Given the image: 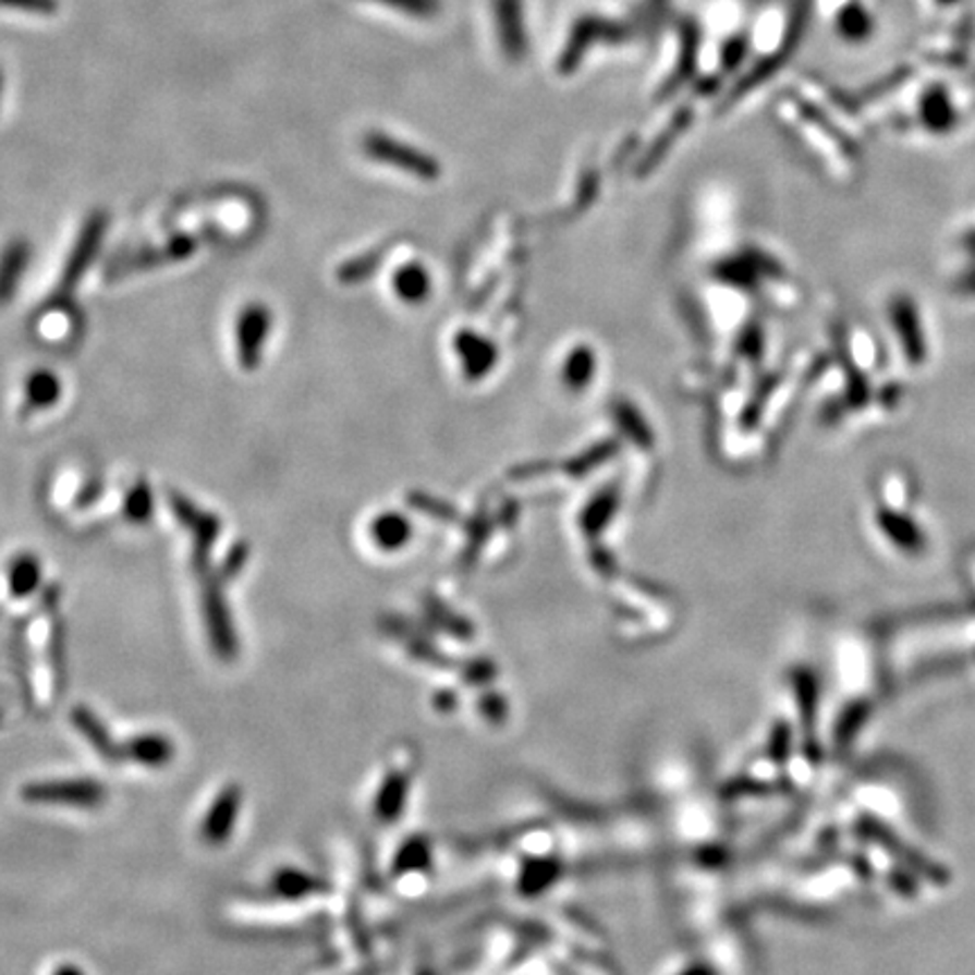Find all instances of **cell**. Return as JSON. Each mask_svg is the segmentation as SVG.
<instances>
[{
	"mask_svg": "<svg viewBox=\"0 0 975 975\" xmlns=\"http://www.w3.org/2000/svg\"><path fill=\"white\" fill-rule=\"evenodd\" d=\"M21 795L29 804H59L77 808H98L107 802L105 785L93 779L35 781L27 783Z\"/></svg>",
	"mask_w": 975,
	"mask_h": 975,
	"instance_id": "1",
	"label": "cell"
},
{
	"mask_svg": "<svg viewBox=\"0 0 975 975\" xmlns=\"http://www.w3.org/2000/svg\"><path fill=\"white\" fill-rule=\"evenodd\" d=\"M202 608L208 639L212 644L215 655H219L222 659H233L237 655V635L219 578H204Z\"/></svg>",
	"mask_w": 975,
	"mask_h": 975,
	"instance_id": "2",
	"label": "cell"
},
{
	"mask_svg": "<svg viewBox=\"0 0 975 975\" xmlns=\"http://www.w3.org/2000/svg\"><path fill=\"white\" fill-rule=\"evenodd\" d=\"M107 227H109L107 212L96 210V212L88 215V219L84 222V227H82V231H80V235L75 240V246L71 251V256H69V260L64 265V271H61V282H59L61 292H73L77 288V282L84 278L86 269L90 267V263L96 260V256H98V251H100L102 240H105V233H107Z\"/></svg>",
	"mask_w": 975,
	"mask_h": 975,
	"instance_id": "3",
	"label": "cell"
},
{
	"mask_svg": "<svg viewBox=\"0 0 975 975\" xmlns=\"http://www.w3.org/2000/svg\"><path fill=\"white\" fill-rule=\"evenodd\" d=\"M170 507H172L174 515L181 520V524L193 533V540H195L193 558H195L197 570L206 572L210 549H212L215 540L219 538V531H222V526H219V517L195 507L185 495L174 492V490L170 492Z\"/></svg>",
	"mask_w": 975,
	"mask_h": 975,
	"instance_id": "4",
	"label": "cell"
},
{
	"mask_svg": "<svg viewBox=\"0 0 975 975\" xmlns=\"http://www.w3.org/2000/svg\"><path fill=\"white\" fill-rule=\"evenodd\" d=\"M271 324V312L263 303H251L242 309L237 319V359L244 370H256L260 366Z\"/></svg>",
	"mask_w": 975,
	"mask_h": 975,
	"instance_id": "5",
	"label": "cell"
},
{
	"mask_svg": "<svg viewBox=\"0 0 975 975\" xmlns=\"http://www.w3.org/2000/svg\"><path fill=\"white\" fill-rule=\"evenodd\" d=\"M242 802H244V795H242V789L237 783L224 785V789L217 793V797L208 806V813L202 822V838L208 844H215V846L224 844L233 836V829L240 820Z\"/></svg>",
	"mask_w": 975,
	"mask_h": 975,
	"instance_id": "6",
	"label": "cell"
},
{
	"mask_svg": "<svg viewBox=\"0 0 975 975\" xmlns=\"http://www.w3.org/2000/svg\"><path fill=\"white\" fill-rule=\"evenodd\" d=\"M364 149L375 161H385L389 166L402 168L406 172H414L421 176H434L436 166L427 159L418 149L406 147L404 143H398L385 134H368L364 141Z\"/></svg>",
	"mask_w": 975,
	"mask_h": 975,
	"instance_id": "7",
	"label": "cell"
},
{
	"mask_svg": "<svg viewBox=\"0 0 975 975\" xmlns=\"http://www.w3.org/2000/svg\"><path fill=\"white\" fill-rule=\"evenodd\" d=\"M71 720H73L75 730L86 739V743H88L93 749H96L107 764H120V761H124L122 745L113 741L111 732L107 730V726L102 722V718H100L96 711L88 709V707H84V705H77V707L71 711Z\"/></svg>",
	"mask_w": 975,
	"mask_h": 975,
	"instance_id": "8",
	"label": "cell"
},
{
	"mask_svg": "<svg viewBox=\"0 0 975 975\" xmlns=\"http://www.w3.org/2000/svg\"><path fill=\"white\" fill-rule=\"evenodd\" d=\"M124 761H132L145 768H166L174 759V743L170 736L159 732L136 734L122 745Z\"/></svg>",
	"mask_w": 975,
	"mask_h": 975,
	"instance_id": "9",
	"label": "cell"
},
{
	"mask_svg": "<svg viewBox=\"0 0 975 975\" xmlns=\"http://www.w3.org/2000/svg\"><path fill=\"white\" fill-rule=\"evenodd\" d=\"M29 258H33V246H29L27 240H12L0 251V305L14 298L27 271Z\"/></svg>",
	"mask_w": 975,
	"mask_h": 975,
	"instance_id": "10",
	"label": "cell"
},
{
	"mask_svg": "<svg viewBox=\"0 0 975 975\" xmlns=\"http://www.w3.org/2000/svg\"><path fill=\"white\" fill-rule=\"evenodd\" d=\"M495 14L501 48H504L509 59H522V52L526 50L522 3L520 0H495Z\"/></svg>",
	"mask_w": 975,
	"mask_h": 975,
	"instance_id": "11",
	"label": "cell"
},
{
	"mask_svg": "<svg viewBox=\"0 0 975 975\" xmlns=\"http://www.w3.org/2000/svg\"><path fill=\"white\" fill-rule=\"evenodd\" d=\"M197 242L187 235H179L172 237L168 244L163 246H154V248H145L141 254L132 256L120 265L122 271H138V269H149V267H159V265H168V263H176V260H185L195 254Z\"/></svg>",
	"mask_w": 975,
	"mask_h": 975,
	"instance_id": "12",
	"label": "cell"
},
{
	"mask_svg": "<svg viewBox=\"0 0 975 975\" xmlns=\"http://www.w3.org/2000/svg\"><path fill=\"white\" fill-rule=\"evenodd\" d=\"M865 833H867L872 840H876L878 844H883L894 858L905 861V865H907L910 869H917V872H922V874L928 876V878L941 880V876H943L941 869H939L935 863H930L926 856H919V854H915V852H910V846H907L905 842H901L888 827L878 825V822H874V820H867V822H865Z\"/></svg>",
	"mask_w": 975,
	"mask_h": 975,
	"instance_id": "13",
	"label": "cell"
},
{
	"mask_svg": "<svg viewBox=\"0 0 975 975\" xmlns=\"http://www.w3.org/2000/svg\"><path fill=\"white\" fill-rule=\"evenodd\" d=\"M271 890H273L280 899L296 901V899H305V897H309V894L324 892L326 886L321 883V880H319L317 876H312V874H307V872H303V869L285 867V869L276 872V876H273V880H271Z\"/></svg>",
	"mask_w": 975,
	"mask_h": 975,
	"instance_id": "14",
	"label": "cell"
},
{
	"mask_svg": "<svg viewBox=\"0 0 975 975\" xmlns=\"http://www.w3.org/2000/svg\"><path fill=\"white\" fill-rule=\"evenodd\" d=\"M61 395V382L52 370L39 368L27 377L25 385V400L29 409H48L57 404Z\"/></svg>",
	"mask_w": 975,
	"mask_h": 975,
	"instance_id": "15",
	"label": "cell"
},
{
	"mask_svg": "<svg viewBox=\"0 0 975 975\" xmlns=\"http://www.w3.org/2000/svg\"><path fill=\"white\" fill-rule=\"evenodd\" d=\"M41 583V564L35 556L23 553L19 556L10 568V592L14 599H25L33 594Z\"/></svg>",
	"mask_w": 975,
	"mask_h": 975,
	"instance_id": "16",
	"label": "cell"
},
{
	"mask_svg": "<svg viewBox=\"0 0 975 975\" xmlns=\"http://www.w3.org/2000/svg\"><path fill=\"white\" fill-rule=\"evenodd\" d=\"M915 321H917L915 309H912L910 303L894 305V324L901 339L905 341V351L910 359L924 357V339H919V328H915Z\"/></svg>",
	"mask_w": 975,
	"mask_h": 975,
	"instance_id": "17",
	"label": "cell"
},
{
	"mask_svg": "<svg viewBox=\"0 0 975 975\" xmlns=\"http://www.w3.org/2000/svg\"><path fill=\"white\" fill-rule=\"evenodd\" d=\"M406 536H409V526L398 515H385L380 520H375V524H373V538L377 545L385 549H395V547L404 545Z\"/></svg>",
	"mask_w": 975,
	"mask_h": 975,
	"instance_id": "18",
	"label": "cell"
},
{
	"mask_svg": "<svg viewBox=\"0 0 975 975\" xmlns=\"http://www.w3.org/2000/svg\"><path fill=\"white\" fill-rule=\"evenodd\" d=\"M880 520H883V528L888 531V536L894 540V545H899V547H903L907 551H915V549L922 547L924 536L915 526H912L910 520H905V517L901 520V517L890 515V513L883 515Z\"/></svg>",
	"mask_w": 975,
	"mask_h": 975,
	"instance_id": "19",
	"label": "cell"
},
{
	"mask_svg": "<svg viewBox=\"0 0 975 975\" xmlns=\"http://www.w3.org/2000/svg\"><path fill=\"white\" fill-rule=\"evenodd\" d=\"M151 511H154L151 488H149L147 482H138V484L130 490L127 499H124V515H127L132 522L141 524V522H147V520H149Z\"/></svg>",
	"mask_w": 975,
	"mask_h": 975,
	"instance_id": "20",
	"label": "cell"
},
{
	"mask_svg": "<svg viewBox=\"0 0 975 975\" xmlns=\"http://www.w3.org/2000/svg\"><path fill=\"white\" fill-rule=\"evenodd\" d=\"M395 290L404 296V298H418L425 292V276L421 273V269H402L395 278Z\"/></svg>",
	"mask_w": 975,
	"mask_h": 975,
	"instance_id": "21",
	"label": "cell"
},
{
	"mask_svg": "<svg viewBox=\"0 0 975 975\" xmlns=\"http://www.w3.org/2000/svg\"><path fill=\"white\" fill-rule=\"evenodd\" d=\"M373 3H382L412 16H431L438 12V0H373Z\"/></svg>",
	"mask_w": 975,
	"mask_h": 975,
	"instance_id": "22",
	"label": "cell"
},
{
	"mask_svg": "<svg viewBox=\"0 0 975 975\" xmlns=\"http://www.w3.org/2000/svg\"><path fill=\"white\" fill-rule=\"evenodd\" d=\"M0 8H10V10H21V12H29V14H54L59 10L57 0H0Z\"/></svg>",
	"mask_w": 975,
	"mask_h": 975,
	"instance_id": "23",
	"label": "cell"
},
{
	"mask_svg": "<svg viewBox=\"0 0 975 975\" xmlns=\"http://www.w3.org/2000/svg\"><path fill=\"white\" fill-rule=\"evenodd\" d=\"M246 556H248V547H246L244 543H240V545H235V547L231 549L229 558L224 560V568H222V576H224V581H227V578H233V576L244 568Z\"/></svg>",
	"mask_w": 975,
	"mask_h": 975,
	"instance_id": "24",
	"label": "cell"
},
{
	"mask_svg": "<svg viewBox=\"0 0 975 975\" xmlns=\"http://www.w3.org/2000/svg\"><path fill=\"white\" fill-rule=\"evenodd\" d=\"M52 975H84V971L75 964H61L59 968H54Z\"/></svg>",
	"mask_w": 975,
	"mask_h": 975,
	"instance_id": "25",
	"label": "cell"
},
{
	"mask_svg": "<svg viewBox=\"0 0 975 975\" xmlns=\"http://www.w3.org/2000/svg\"><path fill=\"white\" fill-rule=\"evenodd\" d=\"M0 96H3V73H0Z\"/></svg>",
	"mask_w": 975,
	"mask_h": 975,
	"instance_id": "26",
	"label": "cell"
}]
</instances>
